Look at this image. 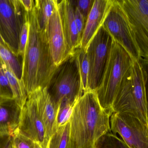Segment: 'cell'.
Instances as JSON below:
<instances>
[{
  "label": "cell",
  "mask_w": 148,
  "mask_h": 148,
  "mask_svg": "<svg viewBox=\"0 0 148 148\" xmlns=\"http://www.w3.org/2000/svg\"><path fill=\"white\" fill-rule=\"evenodd\" d=\"M73 5L75 21L77 27L78 33H79L80 37L82 39V36L83 34L86 21L78 8L75 5Z\"/></svg>",
  "instance_id": "28"
},
{
  "label": "cell",
  "mask_w": 148,
  "mask_h": 148,
  "mask_svg": "<svg viewBox=\"0 0 148 148\" xmlns=\"http://www.w3.org/2000/svg\"><path fill=\"white\" fill-rule=\"evenodd\" d=\"M56 106L64 101L73 106L84 94L75 52L56 66L47 87Z\"/></svg>",
  "instance_id": "5"
},
{
  "label": "cell",
  "mask_w": 148,
  "mask_h": 148,
  "mask_svg": "<svg viewBox=\"0 0 148 148\" xmlns=\"http://www.w3.org/2000/svg\"><path fill=\"white\" fill-rule=\"evenodd\" d=\"M0 43H1V44L2 45H3V46H5V47H7V45H6V44H5V43H4V42L3 41V40L2 38L1 35H0Z\"/></svg>",
  "instance_id": "32"
},
{
  "label": "cell",
  "mask_w": 148,
  "mask_h": 148,
  "mask_svg": "<svg viewBox=\"0 0 148 148\" xmlns=\"http://www.w3.org/2000/svg\"><path fill=\"white\" fill-rule=\"evenodd\" d=\"M110 116L101 107L95 91L84 92L73 106L69 148H95L98 140L111 132Z\"/></svg>",
  "instance_id": "1"
},
{
  "label": "cell",
  "mask_w": 148,
  "mask_h": 148,
  "mask_svg": "<svg viewBox=\"0 0 148 148\" xmlns=\"http://www.w3.org/2000/svg\"><path fill=\"white\" fill-rule=\"evenodd\" d=\"M69 121L58 128L49 139L47 148H69Z\"/></svg>",
  "instance_id": "20"
},
{
  "label": "cell",
  "mask_w": 148,
  "mask_h": 148,
  "mask_svg": "<svg viewBox=\"0 0 148 148\" xmlns=\"http://www.w3.org/2000/svg\"><path fill=\"white\" fill-rule=\"evenodd\" d=\"M142 58L148 60V0H118Z\"/></svg>",
  "instance_id": "9"
},
{
  "label": "cell",
  "mask_w": 148,
  "mask_h": 148,
  "mask_svg": "<svg viewBox=\"0 0 148 148\" xmlns=\"http://www.w3.org/2000/svg\"><path fill=\"white\" fill-rule=\"evenodd\" d=\"M20 110L14 100L0 103V136H13L18 126Z\"/></svg>",
  "instance_id": "16"
},
{
  "label": "cell",
  "mask_w": 148,
  "mask_h": 148,
  "mask_svg": "<svg viewBox=\"0 0 148 148\" xmlns=\"http://www.w3.org/2000/svg\"><path fill=\"white\" fill-rule=\"evenodd\" d=\"M0 58L19 80H22L23 59L13 53L8 48L0 43Z\"/></svg>",
  "instance_id": "19"
},
{
  "label": "cell",
  "mask_w": 148,
  "mask_h": 148,
  "mask_svg": "<svg viewBox=\"0 0 148 148\" xmlns=\"http://www.w3.org/2000/svg\"><path fill=\"white\" fill-rule=\"evenodd\" d=\"M34 142L21 135L17 129L11 137L12 148H34Z\"/></svg>",
  "instance_id": "25"
},
{
  "label": "cell",
  "mask_w": 148,
  "mask_h": 148,
  "mask_svg": "<svg viewBox=\"0 0 148 148\" xmlns=\"http://www.w3.org/2000/svg\"><path fill=\"white\" fill-rule=\"evenodd\" d=\"M35 91L38 108L45 128L48 147L49 139L57 129L58 106L52 100L47 88H40Z\"/></svg>",
  "instance_id": "14"
},
{
  "label": "cell",
  "mask_w": 148,
  "mask_h": 148,
  "mask_svg": "<svg viewBox=\"0 0 148 148\" xmlns=\"http://www.w3.org/2000/svg\"><path fill=\"white\" fill-rule=\"evenodd\" d=\"M82 13L86 21L91 10L95 0H79L71 1Z\"/></svg>",
  "instance_id": "26"
},
{
  "label": "cell",
  "mask_w": 148,
  "mask_h": 148,
  "mask_svg": "<svg viewBox=\"0 0 148 148\" xmlns=\"http://www.w3.org/2000/svg\"><path fill=\"white\" fill-rule=\"evenodd\" d=\"M58 3V1L49 22L47 31L51 55L56 66L60 64L72 54L67 44Z\"/></svg>",
  "instance_id": "12"
},
{
  "label": "cell",
  "mask_w": 148,
  "mask_h": 148,
  "mask_svg": "<svg viewBox=\"0 0 148 148\" xmlns=\"http://www.w3.org/2000/svg\"><path fill=\"white\" fill-rule=\"evenodd\" d=\"M25 10L27 13L33 10L34 6L35 1L34 0H21Z\"/></svg>",
  "instance_id": "30"
},
{
  "label": "cell",
  "mask_w": 148,
  "mask_h": 148,
  "mask_svg": "<svg viewBox=\"0 0 148 148\" xmlns=\"http://www.w3.org/2000/svg\"><path fill=\"white\" fill-rule=\"evenodd\" d=\"M95 148H130L116 135L111 132L102 136L97 142Z\"/></svg>",
  "instance_id": "22"
},
{
  "label": "cell",
  "mask_w": 148,
  "mask_h": 148,
  "mask_svg": "<svg viewBox=\"0 0 148 148\" xmlns=\"http://www.w3.org/2000/svg\"><path fill=\"white\" fill-rule=\"evenodd\" d=\"M0 100H14L13 94L9 84L8 79L4 73L2 65L1 60L0 58Z\"/></svg>",
  "instance_id": "24"
},
{
  "label": "cell",
  "mask_w": 148,
  "mask_h": 148,
  "mask_svg": "<svg viewBox=\"0 0 148 148\" xmlns=\"http://www.w3.org/2000/svg\"><path fill=\"white\" fill-rule=\"evenodd\" d=\"M28 21L21 0H0V35L9 49L19 55L20 35Z\"/></svg>",
  "instance_id": "6"
},
{
  "label": "cell",
  "mask_w": 148,
  "mask_h": 148,
  "mask_svg": "<svg viewBox=\"0 0 148 148\" xmlns=\"http://www.w3.org/2000/svg\"><path fill=\"white\" fill-rule=\"evenodd\" d=\"M112 113H126L148 124L145 84L139 61L133 66L120 86L113 102Z\"/></svg>",
  "instance_id": "3"
},
{
  "label": "cell",
  "mask_w": 148,
  "mask_h": 148,
  "mask_svg": "<svg viewBox=\"0 0 148 148\" xmlns=\"http://www.w3.org/2000/svg\"><path fill=\"white\" fill-rule=\"evenodd\" d=\"M2 65L13 94V99L20 109L27 101L28 94L22 80H20L14 74L6 63L2 61Z\"/></svg>",
  "instance_id": "17"
},
{
  "label": "cell",
  "mask_w": 148,
  "mask_h": 148,
  "mask_svg": "<svg viewBox=\"0 0 148 148\" xmlns=\"http://www.w3.org/2000/svg\"><path fill=\"white\" fill-rule=\"evenodd\" d=\"M29 34L28 20L23 25L20 35L19 45V55L21 56L23 59L24 56L27 42Z\"/></svg>",
  "instance_id": "27"
},
{
  "label": "cell",
  "mask_w": 148,
  "mask_h": 148,
  "mask_svg": "<svg viewBox=\"0 0 148 148\" xmlns=\"http://www.w3.org/2000/svg\"><path fill=\"white\" fill-rule=\"evenodd\" d=\"M58 5L67 44L73 54L80 47L81 41L75 21L74 5L70 0L58 1Z\"/></svg>",
  "instance_id": "15"
},
{
  "label": "cell",
  "mask_w": 148,
  "mask_h": 148,
  "mask_svg": "<svg viewBox=\"0 0 148 148\" xmlns=\"http://www.w3.org/2000/svg\"><path fill=\"white\" fill-rule=\"evenodd\" d=\"M111 132L119 134L130 148H148V124L126 113H113Z\"/></svg>",
  "instance_id": "10"
},
{
  "label": "cell",
  "mask_w": 148,
  "mask_h": 148,
  "mask_svg": "<svg viewBox=\"0 0 148 148\" xmlns=\"http://www.w3.org/2000/svg\"><path fill=\"white\" fill-rule=\"evenodd\" d=\"M34 148H44L42 146L40 145L39 143H36V142H34Z\"/></svg>",
  "instance_id": "31"
},
{
  "label": "cell",
  "mask_w": 148,
  "mask_h": 148,
  "mask_svg": "<svg viewBox=\"0 0 148 148\" xmlns=\"http://www.w3.org/2000/svg\"><path fill=\"white\" fill-rule=\"evenodd\" d=\"M57 106V125L58 129L60 126L69 121L73 111V106L66 101L62 102Z\"/></svg>",
  "instance_id": "23"
},
{
  "label": "cell",
  "mask_w": 148,
  "mask_h": 148,
  "mask_svg": "<svg viewBox=\"0 0 148 148\" xmlns=\"http://www.w3.org/2000/svg\"><path fill=\"white\" fill-rule=\"evenodd\" d=\"M113 1L95 0L85 23L80 48L86 50L90 41L103 26Z\"/></svg>",
  "instance_id": "13"
},
{
  "label": "cell",
  "mask_w": 148,
  "mask_h": 148,
  "mask_svg": "<svg viewBox=\"0 0 148 148\" xmlns=\"http://www.w3.org/2000/svg\"><path fill=\"white\" fill-rule=\"evenodd\" d=\"M76 54L80 75L82 78L84 93L88 91V80L89 72V64L85 50L79 48L75 51Z\"/></svg>",
  "instance_id": "21"
},
{
  "label": "cell",
  "mask_w": 148,
  "mask_h": 148,
  "mask_svg": "<svg viewBox=\"0 0 148 148\" xmlns=\"http://www.w3.org/2000/svg\"><path fill=\"white\" fill-rule=\"evenodd\" d=\"M28 38L23 58L22 80L28 95L38 89L47 87L56 66L47 34L38 25L34 6L28 13Z\"/></svg>",
  "instance_id": "2"
},
{
  "label": "cell",
  "mask_w": 148,
  "mask_h": 148,
  "mask_svg": "<svg viewBox=\"0 0 148 148\" xmlns=\"http://www.w3.org/2000/svg\"><path fill=\"white\" fill-rule=\"evenodd\" d=\"M134 61L124 48L114 40L101 82L95 91L101 107L111 116L116 93Z\"/></svg>",
  "instance_id": "4"
},
{
  "label": "cell",
  "mask_w": 148,
  "mask_h": 148,
  "mask_svg": "<svg viewBox=\"0 0 148 148\" xmlns=\"http://www.w3.org/2000/svg\"><path fill=\"white\" fill-rule=\"evenodd\" d=\"M23 136L47 148L46 132L37 105L35 90L28 95L20 110L17 128Z\"/></svg>",
  "instance_id": "11"
},
{
  "label": "cell",
  "mask_w": 148,
  "mask_h": 148,
  "mask_svg": "<svg viewBox=\"0 0 148 148\" xmlns=\"http://www.w3.org/2000/svg\"><path fill=\"white\" fill-rule=\"evenodd\" d=\"M57 0H35L34 9L41 30L47 34L49 20L55 9Z\"/></svg>",
  "instance_id": "18"
},
{
  "label": "cell",
  "mask_w": 148,
  "mask_h": 148,
  "mask_svg": "<svg viewBox=\"0 0 148 148\" xmlns=\"http://www.w3.org/2000/svg\"><path fill=\"white\" fill-rule=\"evenodd\" d=\"M114 39L102 26L89 43L86 53L89 64L88 91L100 86L111 53Z\"/></svg>",
  "instance_id": "7"
},
{
  "label": "cell",
  "mask_w": 148,
  "mask_h": 148,
  "mask_svg": "<svg viewBox=\"0 0 148 148\" xmlns=\"http://www.w3.org/2000/svg\"><path fill=\"white\" fill-rule=\"evenodd\" d=\"M139 62L141 67L143 79H144V84H145L148 116V60L141 58Z\"/></svg>",
  "instance_id": "29"
},
{
  "label": "cell",
  "mask_w": 148,
  "mask_h": 148,
  "mask_svg": "<svg viewBox=\"0 0 148 148\" xmlns=\"http://www.w3.org/2000/svg\"><path fill=\"white\" fill-rule=\"evenodd\" d=\"M102 26L134 60L140 61L141 57L132 35L128 20L118 0H113Z\"/></svg>",
  "instance_id": "8"
},
{
  "label": "cell",
  "mask_w": 148,
  "mask_h": 148,
  "mask_svg": "<svg viewBox=\"0 0 148 148\" xmlns=\"http://www.w3.org/2000/svg\"></svg>",
  "instance_id": "33"
}]
</instances>
